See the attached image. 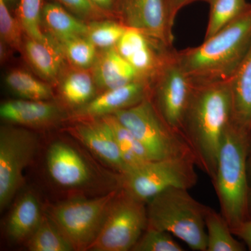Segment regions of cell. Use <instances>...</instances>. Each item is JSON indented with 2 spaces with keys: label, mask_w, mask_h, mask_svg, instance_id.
Returning a JSON list of instances; mask_svg holds the SVG:
<instances>
[{
  "label": "cell",
  "mask_w": 251,
  "mask_h": 251,
  "mask_svg": "<svg viewBox=\"0 0 251 251\" xmlns=\"http://www.w3.org/2000/svg\"><path fill=\"white\" fill-rule=\"evenodd\" d=\"M40 203L34 193H24L10 213L6 224L7 237L13 242H27L42 219Z\"/></svg>",
  "instance_id": "d6986e66"
},
{
  "label": "cell",
  "mask_w": 251,
  "mask_h": 251,
  "mask_svg": "<svg viewBox=\"0 0 251 251\" xmlns=\"http://www.w3.org/2000/svg\"><path fill=\"white\" fill-rule=\"evenodd\" d=\"M46 166L51 179L64 188H82L90 182V166L80 153L67 142L54 141L46 153Z\"/></svg>",
  "instance_id": "4fadbf2b"
},
{
  "label": "cell",
  "mask_w": 251,
  "mask_h": 251,
  "mask_svg": "<svg viewBox=\"0 0 251 251\" xmlns=\"http://www.w3.org/2000/svg\"><path fill=\"white\" fill-rule=\"evenodd\" d=\"M113 115L136 137L152 161L187 158L196 163L192 150L184 137L163 121L151 99Z\"/></svg>",
  "instance_id": "5b68a950"
},
{
  "label": "cell",
  "mask_w": 251,
  "mask_h": 251,
  "mask_svg": "<svg viewBox=\"0 0 251 251\" xmlns=\"http://www.w3.org/2000/svg\"><path fill=\"white\" fill-rule=\"evenodd\" d=\"M23 47L31 67L38 74L48 80L57 77L62 67L64 55L53 38L50 42L44 43L28 37Z\"/></svg>",
  "instance_id": "ffe728a7"
},
{
  "label": "cell",
  "mask_w": 251,
  "mask_h": 251,
  "mask_svg": "<svg viewBox=\"0 0 251 251\" xmlns=\"http://www.w3.org/2000/svg\"><path fill=\"white\" fill-rule=\"evenodd\" d=\"M232 100L231 122L251 135V46L229 80Z\"/></svg>",
  "instance_id": "e0dca14e"
},
{
  "label": "cell",
  "mask_w": 251,
  "mask_h": 251,
  "mask_svg": "<svg viewBox=\"0 0 251 251\" xmlns=\"http://www.w3.org/2000/svg\"><path fill=\"white\" fill-rule=\"evenodd\" d=\"M30 251H74L69 240L64 237L49 215H44L37 228L26 242Z\"/></svg>",
  "instance_id": "cb8c5ba5"
},
{
  "label": "cell",
  "mask_w": 251,
  "mask_h": 251,
  "mask_svg": "<svg viewBox=\"0 0 251 251\" xmlns=\"http://www.w3.org/2000/svg\"><path fill=\"white\" fill-rule=\"evenodd\" d=\"M42 22L49 29L50 36L57 41L87 36L88 31L87 25L56 3H47L44 5Z\"/></svg>",
  "instance_id": "44dd1931"
},
{
  "label": "cell",
  "mask_w": 251,
  "mask_h": 251,
  "mask_svg": "<svg viewBox=\"0 0 251 251\" xmlns=\"http://www.w3.org/2000/svg\"><path fill=\"white\" fill-rule=\"evenodd\" d=\"M120 186L95 198H75L52 206L49 216L74 251H88L97 237Z\"/></svg>",
  "instance_id": "52a82bcc"
},
{
  "label": "cell",
  "mask_w": 251,
  "mask_h": 251,
  "mask_svg": "<svg viewBox=\"0 0 251 251\" xmlns=\"http://www.w3.org/2000/svg\"><path fill=\"white\" fill-rule=\"evenodd\" d=\"M127 28L125 25L115 21L91 23L88 25L87 37L97 48L112 49L116 47Z\"/></svg>",
  "instance_id": "f546056e"
},
{
  "label": "cell",
  "mask_w": 251,
  "mask_h": 251,
  "mask_svg": "<svg viewBox=\"0 0 251 251\" xmlns=\"http://www.w3.org/2000/svg\"><path fill=\"white\" fill-rule=\"evenodd\" d=\"M69 132L119 175L128 171L111 128L103 118L90 119L79 122L71 128Z\"/></svg>",
  "instance_id": "5bb4252c"
},
{
  "label": "cell",
  "mask_w": 251,
  "mask_h": 251,
  "mask_svg": "<svg viewBox=\"0 0 251 251\" xmlns=\"http://www.w3.org/2000/svg\"><path fill=\"white\" fill-rule=\"evenodd\" d=\"M251 46V4L232 23L196 47L176 51L195 85L229 81Z\"/></svg>",
  "instance_id": "7a4b0ae2"
},
{
  "label": "cell",
  "mask_w": 251,
  "mask_h": 251,
  "mask_svg": "<svg viewBox=\"0 0 251 251\" xmlns=\"http://www.w3.org/2000/svg\"><path fill=\"white\" fill-rule=\"evenodd\" d=\"M94 5L103 11L111 10L114 6L115 0H90Z\"/></svg>",
  "instance_id": "d590c367"
},
{
  "label": "cell",
  "mask_w": 251,
  "mask_h": 251,
  "mask_svg": "<svg viewBox=\"0 0 251 251\" xmlns=\"http://www.w3.org/2000/svg\"><path fill=\"white\" fill-rule=\"evenodd\" d=\"M249 219H251V187L250 190V194H249Z\"/></svg>",
  "instance_id": "74e56055"
},
{
  "label": "cell",
  "mask_w": 251,
  "mask_h": 251,
  "mask_svg": "<svg viewBox=\"0 0 251 251\" xmlns=\"http://www.w3.org/2000/svg\"><path fill=\"white\" fill-rule=\"evenodd\" d=\"M206 251H244L247 247L238 240L221 212L206 206L204 213Z\"/></svg>",
  "instance_id": "7402d4cb"
},
{
  "label": "cell",
  "mask_w": 251,
  "mask_h": 251,
  "mask_svg": "<svg viewBox=\"0 0 251 251\" xmlns=\"http://www.w3.org/2000/svg\"><path fill=\"white\" fill-rule=\"evenodd\" d=\"M132 251H183L184 249L165 231L147 228Z\"/></svg>",
  "instance_id": "4dcf8cb0"
},
{
  "label": "cell",
  "mask_w": 251,
  "mask_h": 251,
  "mask_svg": "<svg viewBox=\"0 0 251 251\" xmlns=\"http://www.w3.org/2000/svg\"><path fill=\"white\" fill-rule=\"evenodd\" d=\"M39 147L35 133L24 128L2 126L0 129V209L4 210L23 182V172Z\"/></svg>",
  "instance_id": "30bf717a"
},
{
  "label": "cell",
  "mask_w": 251,
  "mask_h": 251,
  "mask_svg": "<svg viewBox=\"0 0 251 251\" xmlns=\"http://www.w3.org/2000/svg\"><path fill=\"white\" fill-rule=\"evenodd\" d=\"M7 0H0V34L1 41L14 49L23 46L22 31L17 18H14L8 8Z\"/></svg>",
  "instance_id": "1f68e13d"
},
{
  "label": "cell",
  "mask_w": 251,
  "mask_h": 251,
  "mask_svg": "<svg viewBox=\"0 0 251 251\" xmlns=\"http://www.w3.org/2000/svg\"><path fill=\"white\" fill-rule=\"evenodd\" d=\"M122 24L138 29L153 40L173 47V27L168 0H120Z\"/></svg>",
  "instance_id": "8fae6325"
},
{
  "label": "cell",
  "mask_w": 251,
  "mask_h": 251,
  "mask_svg": "<svg viewBox=\"0 0 251 251\" xmlns=\"http://www.w3.org/2000/svg\"><path fill=\"white\" fill-rule=\"evenodd\" d=\"M248 173H249V181H250V184H251V147L249 159H248Z\"/></svg>",
  "instance_id": "8d00e7d4"
},
{
  "label": "cell",
  "mask_w": 251,
  "mask_h": 251,
  "mask_svg": "<svg viewBox=\"0 0 251 251\" xmlns=\"http://www.w3.org/2000/svg\"><path fill=\"white\" fill-rule=\"evenodd\" d=\"M57 42L64 55L77 67H90L97 60V47L87 36H78Z\"/></svg>",
  "instance_id": "f1b7e54d"
},
{
  "label": "cell",
  "mask_w": 251,
  "mask_h": 251,
  "mask_svg": "<svg viewBox=\"0 0 251 251\" xmlns=\"http://www.w3.org/2000/svg\"><path fill=\"white\" fill-rule=\"evenodd\" d=\"M232 120L229 81L195 85L185 114L182 134L196 166L212 180L224 133Z\"/></svg>",
  "instance_id": "6da1fadb"
},
{
  "label": "cell",
  "mask_w": 251,
  "mask_h": 251,
  "mask_svg": "<svg viewBox=\"0 0 251 251\" xmlns=\"http://www.w3.org/2000/svg\"><path fill=\"white\" fill-rule=\"evenodd\" d=\"M251 135L231 122L224 133L212 181L221 213L231 229L249 219L251 184L248 159Z\"/></svg>",
  "instance_id": "3957f363"
},
{
  "label": "cell",
  "mask_w": 251,
  "mask_h": 251,
  "mask_svg": "<svg viewBox=\"0 0 251 251\" xmlns=\"http://www.w3.org/2000/svg\"><path fill=\"white\" fill-rule=\"evenodd\" d=\"M6 85L20 99L33 100H48L52 98L50 87L37 80L29 73L14 70L5 77Z\"/></svg>",
  "instance_id": "484cf974"
},
{
  "label": "cell",
  "mask_w": 251,
  "mask_h": 251,
  "mask_svg": "<svg viewBox=\"0 0 251 251\" xmlns=\"http://www.w3.org/2000/svg\"><path fill=\"white\" fill-rule=\"evenodd\" d=\"M112 130L128 171L152 161L141 143L113 115L102 117ZM127 171V172H128ZM126 172V173H127Z\"/></svg>",
  "instance_id": "603a6c76"
},
{
  "label": "cell",
  "mask_w": 251,
  "mask_h": 251,
  "mask_svg": "<svg viewBox=\"0 0 251 251\" xmlns=\"http://www.w3.org/2000/svg\"><path fill=\"white\" fill-rule=\"evenodd\" d=\"M43 0H18L17 19L28 37L41 42H50V36H46L41 30Z\"/></svg>",
  "instance_id": "83f0119b"
},
{
  "label": "cell",
  "mask_w": 251,
  "mask_h": 251,
  "mask_svg": "<svg viewBox=\"0 0 251 251\" xmlns=\"http://www.w3.org/2000/svg\"><path fill=\"white\" fill-rule=\"evenodd\" d=\"M198 1H207L208 0H168V13L171 25L174 26L175 19L181 9L185 6Z\"/></svg>",
  "instance_id": "836d02e7"
},
{
  "label": "cell",
  "mask_w": 251,
  "mask_h": 251,
  "mask_svg": "<svg viewBox=\"0 0 251 251\" xmlns=\"http://www.w3.org/2000/svg\"><path fill=\"white\" fill-rule=\"evenodd\" d=\"M147 203L120 187L103 226L88 251H131L148 228Z\"/></svg>",
  "instance_id": "ba28073f"
},
{
  "label": "cell",
  "mask_w": 251,
  "mask_h": 251,
  "mask_svg": "<svg viewBox=\"0 0 251 251\" xmlns=\"http://www.w3.org/2000/svg\"><path fill=\"white\" fill-rule=\"evenodd\" d=\"M115 48L134 68L140 77L149 82H151L172 50L174 49L132 28H127Z\"/></svg>",
  "instance_id": "7c38bea8"
},
{
  "label": "cell",
  "mask_w": 251,
  "mask_h": 251,
  "mask_svg": "<svg viewBox=\"0 0 251 251\" xmlns=\"http://www.w3.org/2000/svg\"><path fill=\"white\" fill-rule=\"evenodd\" d=\"M196 167L187 158L153 160L120 175L119 186L147 203L168 188L194 187L198 181Z\"/></svg>",
  "instance_id": "8992f818"
},
{
  "label": "cell",
  "mask_w": 251,
  "mask_h": 251,
  "mask_svg": "<svg viewBox=\"0 0 251 251\" xmlns=\"http://www.w3.org/2000/svg\"><path fill=\"white\" fill-rule=\"evenodd\" d=\"M151 93V82L144 80L134 81L122 87L105 90L88 103L79 107L75 115L93 119L114 115L150 98Z\"/></svg>",
  "instance_id": "9a60e30c"
},
{
  "label": "cell",
  "mask_w": 251,
  "mask_h": 251,
  "mask_svg": "<svg viewBox=\"0 0 251 251\" xmlns=\"http://www.w3.org/2000/svg\"><path fill=\"white\" fill-rule=\"evenodd\" d=\"M64 6L82 17L98 16L103 10L99 9L90 0H58Z\"/></svg>",
  "instance_id": "d6a6232c"
},
{
  "label": "cell",
  "mask_w": 251,
  "mask_h": 251,
  "mask_svg": "<svg viewBox=\"0 0 251 251\" xmlns=\"http://www.w3.org/2000/svg\"><path fill=\"white\" fill-rule=\"evenodd\" d=\"M64 115L58 105L47 100L20 99L4 102L0 106V116L4 121L30 128L55 125L64 118Z\"/></svg>",
  "instance_id": "2e32d148"
},
{
  "label": "cell",
  "mask_w": 251,
  "mask_h": 251,
  "mask_svg": "<svg viewBox=\"0 0 251 251\" xmlns=\"http://www.w3.org/2000/svg\"><path fill=\"white\" fill-rule=\"evenodd\" d=\"M93 77L96 85L104 90L143 80L134 68L119 53L116 48L105 50L97 57L94 63Z\"/></svg>",
  "instance_id": "ac0fdd59"
},
{
  "label": "cell",
  "mask_w": 251,
  "mask_h": 251,
  "mask_svg": "<svg viewBox=\"0 0 251 251\" xmlns=\"http://www.w3.org/2000/svg\"><path fill=\"white\" fill-rule=\"evenodd\" d=\"M176 52L175 49L172 50L151 79L150 99L163 121L182 134L185 114L195 84L179 64Z\"/></svg>",
  "instance_id": "9c48e42d"
},
{
  "label": "cell",
  "mask_w": 251,
  "mask_h": 251,
  "mask_svg": "<svg viewBox=\"0 0 251 251\" xmlns=\"http://www.w3.org/2000/svg\"><path fill=\"white\" fill-rule=\"evenodd\" d=\"M14 1H15V0H7L8 3H12L14 2Z\"/></svg>",
  "instance_id": "f35d334b"
},
{
  "label": "cell",
  "mask_w": 251,
  "mask_h": 251,
  "mask_svg": "<svg viewBox=\"0 0 251 251\" xmlns=\"http://www.w3.org/2000/svg\"><path fill=\"white\" fill-rule=\"evenodd\" d=\"M209 15L204 39L232 23L250 6L246 0H208Z\"/></svg>",
  "instance_id": "d4e9b609"
},
{
  "label": "cell",
  "mask_w": 251,
  "mask_h": 251,
  "mask_svg": "<svg viewBox=\"0 0 251 251\" xmlns=\"http://www.w3.org/2000/svg\"><path fill=\"white\" fill-rule=\"evenodd\" d=\"M95 84L88 73L77 71L69 74L63 81L61 94L69 105L82 106L94 98Z\"/></svg>",
  "instance_id": "4316f807"
},
{
  "label": "cell",
  "mask_w": 251,
  "mask_h": 251,
  "mask_svg": "<svg viewBox=\"0 0 251 251\" xmlns=\"http://www.w3.org/2000/svg\"><path fill=\"white\" fill-rule=\"evenodd\" d=\"M206 207L188 189L168 188L147 202L148 228L168 232L193 251H206Z\"/></svg>",
  "instance_id": "277c9868"
},
{
  "label": "cell",
  "mask_w": 251,
  "mask_h": 251,
  "mask_svg": "<svg viewBox=\"0 0 251 251\" xmlns=\"http://www.w3.org/2000/svg\"><path fill=\"white\" fill-rule=\"evenodd\" d=\"M234 235L245 244L246 247L251 251V219L242 223L240 226L232 229Z\"/></svg>",
  "instance_id": "e575fe53"
}]
</instances>
